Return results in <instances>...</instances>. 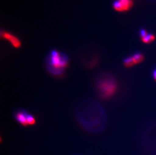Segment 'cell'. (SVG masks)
Listing matches in <instances>:
<instances>
[{
	"label": "cell",
	"instance_id": "9c48e42d",
	"mask_svg": "<svg viewBox=\"0 0 156 155\" xmlns=\"http://www.w3.org/2000/svg\"><path fill=\"white\" fill-rule=\"evenodd\" d=\"M27 121L28 125L30 126H33L36 123V119L35 117L29 113H27Z\"/></svg>",
	"mask_w": 156,
	"mask_h": 155
},
{
	"label": "cell",
	"instance_id": "6da1fadb",
	"mask_svg": "<svg viewBox=\"0 0 156 155\" xmlns=\"http://www.w3.org/2000/svg\"><path fill=\"white\" fill-rule=\"evenodd\" d=\"M48 70L54 75H60L68 66V59L65 54L57 50L50 53L48 60Z\"/></svg>",
	"mask_w": 156,
	"mask_h": 155
},
{
	"label": "cell",
	"instance_id": "7a4b0ae2",
	"mask_svg": "<svg viewBox=\"0 0 156 155\" xmlns=\"http://www.w3.org/2000/svg\"><path fill=\"white\" fill-rule=\"evenodd\" d=\"M117 85L115 79L112 77L103 78L99 81L97 85L98 89L103 98L112 96L116 91Z\"/></svg>",
	"mask_w": 156,
	"mask_h": 155
},
{
	"label": "cell",
	"instance_id": "8992f818",
	"mask_svg": "<svg viewBox=\"0 0 156 155\" xmlns=\"http://www.w3.org/2000/svg\"><path fill=\"white\" fill-rule=\"evenodd\" d=\"M131 57L133 58L134 64H139L142 63L144 59V57L143 53L140 52H136L132 55Z\"/></svg>",
	"mask_w": 156,
	"mask_h": 155
},
{
	"label": "cell",
	"instance_id": "52a82bcc",
	"mask_svg": "<svg viewBox=\"0 0 156 155\" xmlns=\"http://www.w3.org/2000/svg\"><path fill=\"white\" fill-rule=\"evenodd\" d=\"M123 63L124 66H125V67H128V68L132 67L135 65L131 56H130V57L129 56V57H125V59H124Z\"/></svg>",
	"mask_w": 156,
	"mask_h": 155
},
{
	"label": "cell",
	"instance_id": "5b68a950",
	"mask_svg": "<svg viewBox=\"0 0 156 155\" xmlns=\"http://www.w3.org/2000/svg\"><path fill=\"white\" fill-rule=\"evenodd\" d=\"M121 8V12L128 10L133 6L132 0H117Z\"/></svg>",
	"mask_w": 156,
	"mask_h": 155
},
{
	"label": "cell",
	"instance_id": "277c9868",
	"mask_svg": "<svg viewBox=\"0 0 156 155\" xmlns=\"http://www.w3.org/2000/svg\"><path fill=\"white\" fill-rule=\"evenodd\" d=\"M27 113L25 110H18L15 114V118L17 122L23 126H27L28 123L27 121Z\"/></svg>",
	"mask_w": 156,
	"mask_h": 155
},
{
	"label": "cell",
	"instance_id": "ba28073f",
	"mask_svg": "<svg viewBox=\"0 0 156 155\" xmlns=\"http://www.w3.org/2000/svg\"><path fill=\"white\" fill-rule=\"evenodd\" d=\"M156 39V37L155 35H154L153 34H148L147 36L145 37L144 38H142L141 40L143 43H152Z\"/></svg>",
	"mask_w": 156,
	"mask_h": 155
},
{
	"label": "cell",
	"instance_id": "30bf717a",
	"mask_svg": "<svg viewBox=\"0 0 156 155\" xmlns=\"http://www.w3.org/2000/svg\"><path fill=\"white\" fill-rule=\"evenodd\" d=\"M140 37H141V39L143 38H144L145 37L147 36V31H146V30L144 29H141L140 30Z\"/></svg>",
	"mask_w": 156,
	"mask_h": 155
},
{
	"label": "cell",
	"instance_id": "8fae6325",
	"mask_svg": "<svg viewBox=\"0 0 156 155\" xmlns=\"http://www.w3.org/2000/svg\"><path fill=\"white\" fill-rule=\"evenodd\" d=\"M152 76H153V79H154V80L156 82V69L153 71V72H152Z\"/></svg>",
	"mask_w": 156,
	"mask_h": 155
},
{
	"label": "cell",
	"instance_id": "3957f363",
	"mask_svg": "<svg viewBox=\"0 0 156 155\" xmlns=\"http://www.w3.org/2000/svg\"><path fill=\"white\" fill-rule=\"evenodd\" d=\"M2 37L10 43L12 46L15 48H19L21 46V42L17 37L9 32H3L2 34Z\"/></svg>",
	"mask_w": 156,
	"mask_h": 155
}]
</instances>
